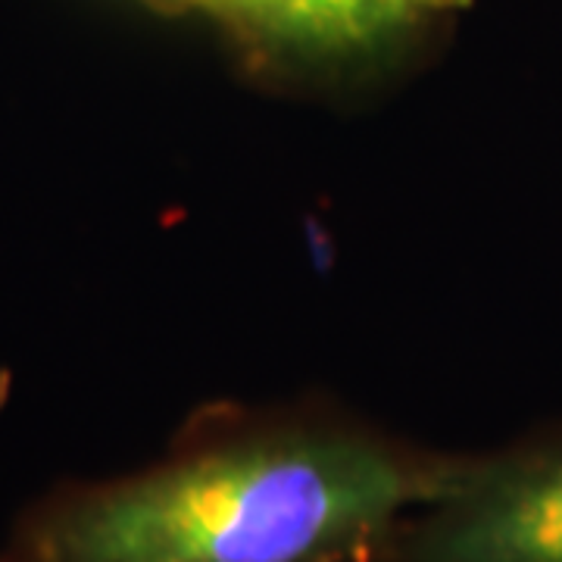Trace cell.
Returning a JSON list of instances; mask_svg holds the SVG:
<instances>
[{"label":"cell","mask_w":562,"mask_h":562,"mask_svg":"<svg viewBox=\"0 0 562 562\" xmlns=\"http://www.w3.org/2000/svg\"><path fill=\"white\" fill-rule=\"evenodd\" d=\"M460 462L338 403L222 406L138 469L47 487L0 562H384Z\"/></svg>","instance_id":"6da1fadb"},{"label":"cell","mask_w":562,"mask_h":562,"mask_svg":"<svg viewBox=\"0 0 562 562\" xmlns=\"http://www.w3.org/2000/svg\"><path fill=\"white\" fill-rule=\"evenodd\" d=\"M384 562H562V416L462 453L453 482L403 522Z\"/></svg>","instance_id":"7a4b0ae2"},{"label":"cell","mask_w":562,"mask_h":562,"mask_svg":"<svg viewBox=\"0 0 562 562\" xmlns=\"http://www.w3.org/2000/svg\"><path fill=\"white\" fill-rule=\"evenodd\" d=\"M462 0H220V16L276 57L369 60Z\"/></svg>","instance_id":"3957f363"},{"label":"cell","mask_w":562,"mask_h":562,"mask_svg":"<svg viewBox=\"0 0 562 562\" xmlns=\"http://www.w3.org/2000/svg\"><path fill=\"white\" fill-rule=\"evenodd\" d=\"M154 3H172V7H206V10H220V0H154Z\"/></svg>","instance_id":"277c9868"}]
</instances>
